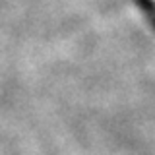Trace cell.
Masks as SVG:
<instances>
[{
  "label": "cell",
  "mask_w": 155,
  "mask_h": 155,
  "mask_svg": "<svg viewBox=\"0 0 155 155\" xmlns=\"http://www.w3.org/2000/svg\"><path fill=\"white\" fill-rule=\"evenodd\" d=\"M153 2H155V0H153Z\"/></svg>",
  "instance_id": "1"
}]
</instances>
